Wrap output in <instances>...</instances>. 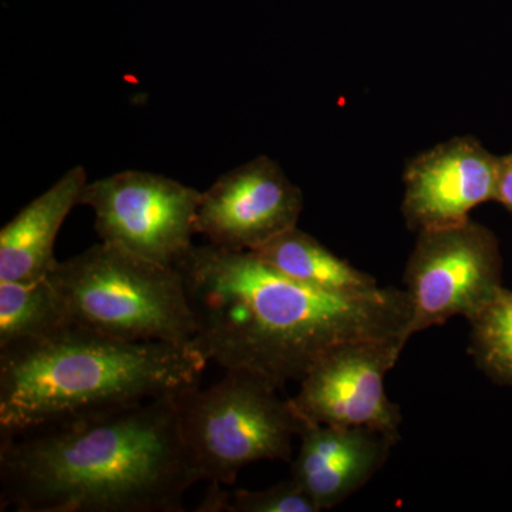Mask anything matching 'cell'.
Returning a JSON list of instances; mask_svg holds the SVG:
<instances>
[{"label":"cell","mask_w":512,"mask_h":512,"mask_svg":"<svg viewBox=\"0 0 512 512\" xmlns=\"http://www.w3.org/2000/svg\"><path fill=\"white\" fill-rule=\"evenodd\" d=\"M175 268L195 323V348L224 370H247L282 389L348 340L407 336L404 289L322 291L293 281L252 252L192 247Z\"/></svg>","instance_id":"cell-1"},{"label":"cell","mask_w":512,"mask_h":512,"mask_svg":"<svg viewBox=\"0 0 512 512\" xmlns=\"http://www.w3.org/2000/svg\"><path fill=\"white\" fill-rule=\"evenodd\" d=\"M164 396L25 433H0V510L181 512L201 480Z\"/></svg>","instance_id":"cell-2"},{"label":"cell","mask_w":512,"mask_h":512,"mask_svg":"<svg viewBox=\"0 0 512 512\" xmlns=\"http://www.w3.org/2000/svg\"><path fill=\"white\" fill-rule=\"evenodd\" d=\"M192 346L126 342L74 323L0 349V433L138 406L200 386Z\"/></svg>","instance_id":"cell-3"},{"label":"cell","mask_w":512,"mask_h":512,"mask_svg":"<svg viewBox=\"0 0 512 512\" xmlns=\"http://www.w3.org/2000/svg\"><path fill=\"white\" fill-rule=\"evenodd\" d=\"M66 322L126 342L194 345L195 323L175 266L100 242L47 275Z\"/></svg>","instance_id":"cell-4"},{"label":"cell","mask_w":512,"mask_h":512,"mask_svg":"<svg viewBox=\"0 0 512 512\" xmlns=\"http://www.w3.org/2000/svg\"><path fill=\"white\" fill-rule=\"evenodd\" d=\"M278 387L247 370H225L208 389L178 394L181 433L202 481L234 484L258 461L291 463L303 423Z\"/></svg>","instance_id":"cell-5"},{"label":"cell","mask_w":512,"mask_h":512,"mask_svg":"<svg viewBox=\"0 0 512 512\" xmlns=\"http://www.w3.org/2000/svg\"><path fill=\"white\" fill-rule=\"evenodd\" d=\"M404 286L409 339L456 316L470 322L504 289L500 242L471 218L423 229L404 269Z\"/></svg>","instance_id":"cell-6"},{"label":"cell","mask_w":512,"mask_h":512,"mask_svg":"<svg viewBox=\"0 0 512 512\" xmlns=\"http://www.w3.org/2000/svg\"><path fill=\"white\" fill-rule=\"evenodd\" d=\"M201 192L165 175L127 170L87 183L80 205L94 212L101 242L164 266L191 251Z\"/></svg>","instance_id":"cell-7"},{"label":"cell","mask_w":512,"mask_h":512,"mask_svg":"<svg viewBox=\"0 0 512 512\" xmlns=\"http://www.w3.org/2000/svg\"><path fill=\"white\" fill-rule=\"evenodd\" d=\"M403 336L348 340L333 346L302 377L289 399L302 423L367 427L400 439L402 413L384 387L406 348Z\"/></svg>","instance_id":"cell-8"},{"label":"cell","mask_w":512,"mask_h":512,"mask_svg":"<svg viewBox=\"0 0 512 512\" xmlns=\"http://www.w3.org/2000/svg\"><path fill=\"white\" fill-rule=\"evenodd\" d=\"M302 210L301 188L271 157L259 156L201 192L195 232L215 247L254 252L298 227Z\"/></svg>","instance_id":"cell-9"},{"label":"cell","mask_w":512,"mask_h":512,"mask_svg":"<svg viewBox=\"0 0 512 512\" xmlns=\"http://www.w3.org/2000/svg\"><path fill=\"white\" fill-rule=\"evenodd\" d=\"M501 157L476 137H453L409 161L404 170L402 212L410 231L448 227L495 201Z\"/></svg>","instance_id":"cell-10"},{"label":"cell","mask_w":512,"mask_h":512,"mask_svg":"<svg viewBox=\"0 0 512 512\" xmlns=\"http://www.w3.org/2000/svg\"><path fill=\"white\" fill-rule=\"evenodd\" d=\"M292 478L319 511L338 507L365 487L389 458L397 439L367 427L303 423Z\"/></svg>","instance_id":"cell-11"},{"label":"cell","mask_w":512,"mask_h":512,"mask_svg":"<svg viewBox=\"0 0 512 512\" xmlns=\"http://www.w3.org/2000/svg\"><path fill=\"white\" fill-rule=\"evenodd\" d=\"M87 183L82 165L70 168L2 228L0 281L28 284L47 278L57 262V234L70 211L80 205Z\"/></svg>","instance_id":"cell-12"},{"label":"cell","mask_w":512,"mask_h":512,"mask_svg":"<svg viewBox=\"0 0 512 512\" xmlns=\"http://www.w3.org/2000/svg\"><path fill=\"white\" fill-rule=\"evenodd\" d=\"M252 254L293 281L322 291L360 293L379 288L373 276L339 258L298 227L289 229Z\"/></svg>","instance_id":"cell-13"},{"label":"cell","mask_w":512,"mask_h":512,"mask_svg":"<svg viewBox=\"0 0 512 512\" xmlns=\"http://www.w3.org/2000/svg\"><path fill=\"white\" fill-rule=\"evenodd\" d=\"M64 322L62 303L47 278L0 281V349L39 338Z\"/></svg>","instance_id":"cell-14"},{"label":"cell","mask_w":512,"mask_h":512,"mask_svg":"<svg viewBox=\"0 0 512 512\" xmlns=\"http://www.w3.org/2000/svg\"><path fill=\"white\" fill-rule=\"evenodd\" d=\"M468 323L478 369L495 384L512 387V291L504 288Z\"/></svg>","instance_id":"cell-15"},{"label":"cell","mask_w":512,"mask_h":512,"mask_svg":"<svg viewBox=\"0 0 512 512\" xmlns=\"http://www.w3.org/2000/svg\"><path fill=\"white\" fill-rule=\"evenodd\" d=\"M225 512H319L293 478L265 490L228 491Z\"/></svg>","instance_id":"cell-16"},{"label":"cell","mask_w":512,"mask_h":512,"mask_svg":"<svg viewBox=\"0 0 512 512\" xmlns=\"http://www.w3.org/2000/svg\"><path fill=\"white\" fill-rule=\"evenodd\" d=\"M495 201L500 202L512 217V151L501 157L500 181Z\"/></svg>","instance_id":"cell-17"}]
</instances>
